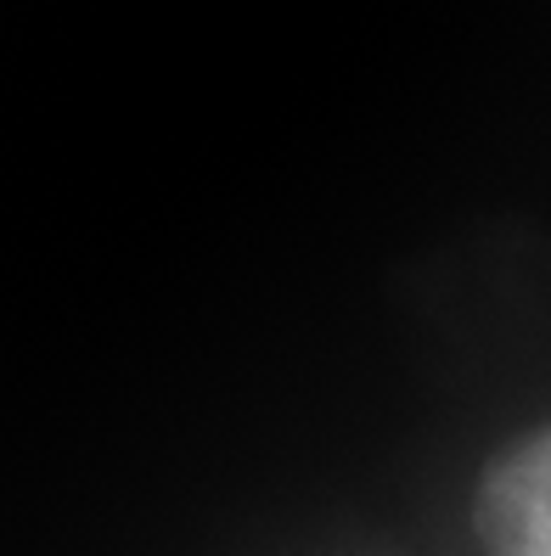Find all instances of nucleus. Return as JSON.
Here are the masks:
<instances>
[{
    "label": "nucleus",
    "mask_w": 551,
    "mask_h": 556,
    "mask_svg": "<svg viewBox=\"0 0 551 556\" xmlns=\"http://www.w3.org/2000/svg\"><path fill=\"white\" fill-rule=\"evenodd\" d=\"M473 522L490 556H551V421L484 467Z\"/></svg>",
    "instance_id": "f257e3e1"
}]
</instances>
